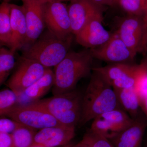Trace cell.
I'll return each mask as SVG.
<instances>
[{"instance_id": "6da1fadb", "label": "cell", "mask_w": 147, "mask_h": 147, "mask_svg": "<svg viewBox=\"0 0 147 147\" xmlns=\"http://www.w3.org/2000/svg\"><path fill=\"white\" fill-rule=\"evenodd\" d=\"M92 71L89 83L83 95L80 125H84L103 113L121 108L113 87L99 74Z\"/></svg>"}, {"instance_id": "7a4b0ae2", "label": "cell", "mask_w": 147, "mask_h": 147, "mask_svg": "<svg viewBox=\"0 0 147 147\" xmlns=\"http://www.w3.org/2000/svg\"><path fill=\"white\" fill-rule=\"evenodd\" d=\"M93 59L90 49L79 52L69 51L64 59L55 67L53 95L75 90L78 82L92 71Z\"/></svg>"}, {"instance_id": "3957f363", "label": "cell", "mask_w": 147, "mask_h": 147, "mask_svg": "<svg viewBox=\"0 0 147 147\" xmlns=\"http://www.w3.org/2000/svg\"><path fill=\"white\" fill-rule=\"evenodd\" d=\"M83 95L74 90L40 99L31 104L47 111L63 125L76 128L82 117Z\"/></svg>"}, {"instance_id": "277c9868", "label": "cell", "mask_w": 147, "mask_h": 147, "mask_svg": "<svg viewBox=\"0 0 147 147\" xmlns=\"http://www.w3.org/2000/svg\"><path fill=\"white\" fill-rule=\"evenodd\" d=\"M73 35L61 39L48 31L31 46L24 50L22 56L36 61L47 68L56 66L69 51Z\"/></svg>"}, {"instance_id": "5b68a950", "label": "cell", "mask_w": 147, "mask_h": 147, "mask_svg": "<svg viewBox=\"0 0 147 147\" xmlns=\"http://www.w3.org/2000/svg\"><path fill=\"white\" fill-rule=\"evenodd\" d=\"M115 32L135 55L146 54V24L144 17L128 14L120 18Z\"/></svg>"}, {"instance_id": "8992f818", "label": "cell", "mask_w": 147, "mask_h": 147, "mask_svg": "<svg viewBox=\"0 0 147 147\" xmlns=\"http://www.w3.org/2000/svg\"><path fill=\"white\" fill-rule=\"evenodd\" d=\"M48 68L34 60L22 56L6 85L18 96L42 77Z\"/></svg>"}, {"instance_id": "52a82bcc", "label": "cell", "mask_w": 147, "mask_h": 147, "mask_svg": "<svg viewBox=\"0 0 147 147\" xmlns=\"http://www.w3.org/2000/svg\"><path fill=\"white\" fill-rule=\"evenodd\" d=\"M5 116L36 130L51 127H66L45 110L32 104L17 105Z\"/></svg>"}, {"instance_id": "ba28073f", "label": "cell", "mask_w": 147, "mask_h": 147, "mask_svg": "<svg viewBox=\"0 0 147 147\" xmlns=\"http://www.w3.org/2000/svg\"><path fill=\"white\" fill-rule=\"evenodd\" d=\"M43 15L45 26L52 34L61 39L73 35L67 5L62 2L44 3Z\"/></svg>"}, {"instance_id": "9c48e42d", "label": "cell", "mask_w": 147, "mask_h": 147, "mask_svg": "<svg viewBox=\"0 0 147 147\" xmlns=\"http://www.w3.org/2000/svg\"><path fill=\"white\" fill-rule=\"evenodd\" d=\"M133 121L122 108H116L93 120L90 129L110 140L129 126Z\"/></svg>"}, {"instance_id": "30bf717a", "label": "cell", "mask_w": 147, "mask_h": 147, "mask_svg": "<svg viewBox=\"0 0 147 147\" xmlns=\"http://www.w3.org/2000/svg\"><path fill=\"white\" fill-rule=\"evenodd\" d=\"M94 59L111 63H128L136 55L122 40L116 32L110 39L98 47L90 49Z\"/></svg>"}, {"instance_id": "8fae6325", "label": "cell", "mask_w": 147, "mask_h": 147, "mask_svg": "<svg viewBox=\"0 0 147 147\" xmlns=\"http://www.w3.org/2000/svg\"><path fill=\"white\" fill-rule=\"evenodd\" d=\"M103 13L92 17L75 35L76 42L83 47L93 49L108 41L113 32L107 30L102 24Z\"/></svg>"}, {"instance_id": "7c38bea8", "label": "cell", "mask_w": 147, "mask_h": 147, "mask_svg": "<svg viewBox=\"0 0 147 147\" xmlns=\"http://www.w3.org/2000/svg\"><path fill=\"white\" fill-rule=\"evenodd\" d=\"M27 26L24 50L31 46L40 36L46 26L43 15L44 2L36 0H22Z\"/></svg>"}, {"instance_id": "4fadbf2b", "label": "cell", "mask_w": 147, "mask_h": 147, "mask_svg": "<svg viewBox=\"0 0 147 147\" xmlns=\"http://www.w3.org/2000/svg\"><path fill=\"white\" fill-rule=\"evenodd\" d=\"M67 8L72 33L75 36L92 17L103 13L106 7L92 0H71Z\"/></svg>"}, {"instance_id": "5bb4252c", "label": "cell", "mask_w": 147, "mask_h": 147, "mask_svg": "<svg viewBox=\"0 0 147 147\" xmlns=\"http://www.w3.org/2000/svg\"><path fill=\"white\" fill-rule=\"evenodd\" d=\"M75 136V128L54 126L37 131L32 147H59L71 143Z\"/></svg>"}, {"instance_id": "9a60e30c", "label": "cell", "mask_w": 147, "mask_h": 147, "mask_svg": "<svg viewBox=\"0 0 147 147\" xmlns=\"http://www.w3.org/2000/svg\"><path fill=\"white\" fill-rule=\"evenodd\" d=\"M147 128V119L143 111L129 126L110 141L115 147H142Z\"/></svg>"}, {"instance_id": "2e32d148", "label": "cell", "mask_w": 147, "mask_h": 147, "mask_svg": "<svg viewBox=\"0 0 147 147\" xmlns=\"http://www.w3.org/2000/svg\"><path fill=\"white\" fill-rule=\"evenodd\" d=\"M55 83L54 71L47 69L43 76L18 95L17 105H27L38 101L53 88Z\"/></svg>"}, {"instance_id": "e0dca14e", "label": "cell", "mask_w": 147, "mask_h": 147, "mask_svg": "<svg viewBox=\"0 0 147 147\" xmlns=\"http://www.w3.org/2000/svg\"><path fill=\"white\" fill-rule=\"evenodd\" d=\"M11 39L9 49L16 52L24 48L26 39L27 26L23 5L11 4Z\"/></svg>"}, {"instance_id": "ac0fdd59", "label": "cell", "mask_w": 147, "mask_h": 147, "mask_svg": "<svg viewBox=\"0 0 147 147\" xmlns=\"http://www.w3.org/2000/svg\"><path fill=\"white\" fill-rule=\"evenodd\" d=\"M114 89L121 108L133 119L137 117L142 110L140 98L136 89Z\"/></svg>"}, {"instance_id": "d6986e66", "label": "cell", "mask_w": 147, "mask_h": 147, "mask_svg": "<svg viewBox=\"0 0 147 147\" xmlns=\"http://www.w3.org/2000/svg\"><path fill=\"white\" fill-rule=\"evenodd\" d=\"M147 71V57L139 64L136 65L132 71L123 77L113 81L110 85L115 89L135 88Z\"/></svg>"}, {"instance_id": "ffe728a7", "label": "cell", "mask_w": 147, "mask_h": 147, "mask_svg": "<svg viewBox=\"0 0 147 147\" xmlns=\"http://www.w3.org/2000/svg\"><path fill=\"white\" fill-rule=\"evenodd\" d=\"M136 65L129 63H111L104 67H93L92 70L99 74L111 84L113 81L123 77L132 71Z\"/></svg>"}, {"instance_id": "44dd1931", "label": "cell", "mask_w": 147, "mask_h": 147, "mask_svg": "<svg viewBox=\"0 0 147 147\" xmlns=\"http://www.w3.org/2000/svg\"><path fill=\"white\" fill-rule=\"evenodd\" d=\"M11 4L3 2L0 5V44L10 48L11 29Z\"/></svg>"}, {"instance_id": "7402d4cb", "label": "cell", "mask_w": 147, "mask_h": 147, "mask_svg": "<svg viewBox=\"0 0 147 147\" xmlns=\"http://www.w3.org/2000/svg\"><path fill=\"white\" fill-rule=\"evenodd\" d=\"M15 52L5 47L0 49V85L4 84L16 65Z\"/></svg>"}, {"instance_id": "603a6c76", "label": "cell", "mask_w": 147, "mask_h": 147, "mask_svg": "<svg viewBox=\"0 0 147 147\" xmlns=\"http://www.w3.org/2000/svg\"><path fill=\"white\" fill-rule=\"evenodd\" d=\"M36 130L22 125L12 134L13 147H31L33 143Z\"/></svg>"}, {"instance_id": "cb8c5ba5", "label": "cell", "mask_w": 147, "mask_h": 147, "mask_svg": "<svg viewBox=\"0 0 147 147\" xmlns=\"http://www.w3.org/2000/svg\"><path fill=\"white\" fill-rule=\"evenodd\" d=\"M118 5L128 15L142 16L147 22V0H119Z\"/></svg>"}, {"instance_id": "d4e9b609", "label": "cell", "mask_w": 147, "mask_h": 147, "mask_svg": "<svg viewBox=\"0 0 147 147\" xmlns=\"http://www.w3.org/2000/svg\"><path fill=\"white\" fill-rule=\"evenodd\" d=\"M18 96L12 90L5 89L0 92V115L3 117L16 107Z\"/></svg>"}, {"instance_id": "484cf974", "label": "cell", "mask_w": 147, "mask_h": 147, "mask_svg": "<svg viewBox=\"0 0 147 147\" xmlns=\"http://www.w3.org/2000/svg\"><path fill=\"white\" fill-rule=\"evenodd\" d=\"M82 141L91 147H115L109 139L90 129L84 134Z\"/></svg>"}, {"instance_id": "4316f807", "label": "cell", "mask_w": 147, "mask_h": 147, "mask_svg": "<svg viewBox=\"0 0 147 147\" xmlns=\"http://www.w3.org/2000/svg\"><path fill=\"white\" fill-rule=\"evenodd\" d=\"M22 125L12 119L2 117L0 119V132L11 134Z\"/></svg>"}, {"instance_id": "83f0119b", "label": "cell", "mask_w": 147, "mask_h": 147, "mask_svg": "<svg viewBox=\"0 0 147 147\" xmlns=\"http://www.w3.org/2000/svg\"><path fill=\"white\" fill-rule=\"evenodd\" d=\"M135 88L140 100L147 96V71L142 76Z\"/></svg>"}, {"instance_id": "f1b7e54d", "label": "cell", "mask_w": 147, "mask_h": 147, "mask_svg": "<svg viewBox=\"0 0 147 147\" xmlns=\"http://www.w3.org/2000/svg\"><path fill=\"white\" fill-rule=\"evenodd\" d=\"M12 134L0 132V147H13Z\"/></svg>"}, {"instance_id": "f546056e", "label": "cell", "mask_w": 147, "mask_h": 147, "mask_svg": "<svg viewBox=\"0 0 147 147\" xmlns=\"http://www.w3.org/2000/svg\"><path fill=\"white\" fill-rule=\"evenodd\" d=\"M97 4L104 6H114L116 5L115 0H92Z\"/></svg>"}, {"instance_id": "4dcf8cb0", "label": "cell", "mask_w": 147, "mask_h": 147, "mask_svg": "<svg viewBox=\"0 0 147 147\" xmlns=\"http://www.w3.org/2000/svg\"><path fill=\"white\" fill-rule=\"evenodd\" d=\"M141 109L147 119V96L140 100Z\"/></svg>"}, {"instance_id": "1f68e13d", "label": "cell", "mask_w": 147, "mask_h": 147, "mask_svg": "<svg viewBox=\"0 0 147 147\" xmlns=\"http://www.w3.org/2000/svg\"><path fill=\"white\" fill-rule=\"evenodd\" d=\"M73 147H91L89 146L88 145L86 144V143H84V142H82L81 141V142H79V143H78L76 144H75L74 146Z\"/></svg>"}, {"instance_id": "d6a6232c", "label": "cell", "mask_w": 147, "mask_h": 147, "mask_svg": "<svg viewBox=\"0 0 147 147\" xmlns=\"http://www.w3.org/2000/svg\"><path fill=\"white\" fill-rule=\"evenodd\" d=\"M22 1V0H21ZM36 1H40L42 2L46 3L48 2H52V1H59V2H63L65 1H70L71 0H36Z\"/></svg>"}, {"instance_id": "836d02e7", "label": "cell", "mask_w": 147, "mask_h": 147, "mask_svg": "<svg viewBox=\"0 0 147 147\" xmlns=\"http://www.w3.org/2000/svg\"><path fill=\"white\" fill-rule=\"evenodd\" d=\"M142 147H147V133L145 134Z\"/></svg>"}, {"instance_id": "e575fe53", "label": "cell", "mask_w": 147, "mask_h": 147, "mask_svg": "<svg viewBox=\"0 0 147 147\" xmlns=\"http://www.w3.org/2000/svg\"><path fill=\"white\" fill-rule=\"evenodd\" d=\"M75 144H73L72 143H70V144H68L66 145V146H61L59 147H73L74 145Z\"/></svg>"}, {"instance_id": "d590c367", "label": "cell", "mask_w": 147, "mask_h": 147, "mask_svg": "<svg viewBox=\"0 0 147 147\" xmlns=\"http://www.w3.org/2000/svg\"><path fill=\"white\" fill-rule=\"evenodd\" d=\"M3 2H5L9 3L10 0H2Z\"/></svg>"}, {"instance_id": "8d00e7d4", "label": "cell", "mask_w": 147, "mask_h": 147, "mask_svg": "<svg viewBox=\"0 0 147 147\" xmlns=\"http://www.w3.org/2000/svg\"><path fill=\"white\" fill-rule=\"evenodd\" d=\"M115 1L116 5H118V3L119 0H115Z\"/></svg>"}, {"instance_id": "74e56055", "label": "cell", "mask_w": 147, "mask_h": 147, "mask_svg": "<svg viewBox=\"0 0 147 147\" xmlns=\"http://www.w3.org/2000/svg\"><path fill=\"white\" fill-rule=\"evenodd\" d=\"M146 37H147V22L146 23Z\"/></svg>"}]
</instances>
